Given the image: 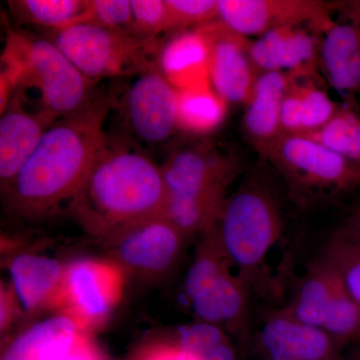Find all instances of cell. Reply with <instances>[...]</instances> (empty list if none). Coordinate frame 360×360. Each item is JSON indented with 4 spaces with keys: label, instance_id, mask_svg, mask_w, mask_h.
Returning a JSON list of instances; mask_svg holds the SVG:
<instances>
[{
    "label": "cell",
    "instance_id": "5b68a950",
    "mask_svg": "<svg viewBox=\"0 0 360 360\" xmlns=\"http://www.w3.org/2000/svg\"><path fill=\"white\" fill-rule=\"evenodd\" d=\"M217 236L239 276L250 286L283 233L281 208L262 184H243L225 201Z\"/></svg>",
    "mask_w": 360,
    "mask_h": 360
},
{
    "label": "cell",
    "instance_id": "4dcf8cb0",
    "mask_svg": "<svg viewBox=\"0 0 360 360\" xmlns=\"http://www.w3.org/2000/svg\"><path fill=\"white\" fill-rule=\"evenodd\" d=\"M172 30L198 27L219 18V0H167Z\"/></svg>",
    "mask_w": 360,
    "mask_h": 360
},
{
    "label": "cell",
    "instance_id": "4fadbf2b",
    "mask_svg": "<svg viewBox=\"0 0 360 360\" xmlns=\"http://www.w3.org/2000/svg\"><path fill=\"white\" fill-rule=\"evenodd\" d=\"M134 77L125 98L129 127L141 141H167L177 129L176 89L158 65Z\"/></svg>",
    "mask_w": 360,
    "mask_h": 360
},
{
    "label": "cell",
    "instance_id": "f546056e",
    "mask_svg": "<svg viewBox=\"0 0 360 360\" xmlns=\"http://www.w3.org/2000/svg\"><path fill=\"white\" fill-rule=\"evenodd\" d=\"M87 23L130 32L132 23L129 0H89L78 25Z\"/></svg>",
    "mask_w": 360,
    "mask_h": 360
},
{
    "label": "cell",
    "instance_id": "d4e9b609",
    "mask_svg": "<svg viewBox=\"0 0 360 360\" xmlns=\"http://www.w3.org/2000/svg\"><path fill=\"white\" fill-rule=\"evenodd\" d=\"M307 137L360 162V106L356 96H345L330 120Z\"/></svg>",
    "mask_w": 360,
    "mask_h": 360
},
{
    "label": "cell",
    "instance_id": "836d02e7",
    "mask_svg": "<svg viewBox=\"0 0 360 360\" xmlns=\"http://www.w3.org/2000/svg\"><path fill=\"white\" fill-rule=\"evenodd\" d=\"M66 360H104L103 355L90 340L87 333H84L77 345Z\"/></svg>",
    "mask_w": 360,
    "mask_h": 360
},
{
    "label": "cell",
    "instance_id": "6da1fadb",
    "mask_svg": "<svg viewBox=\"0 0 360 360\" xmlns=\"http://www.w3.org/2000/svg\"><path fill=\"white\" fill-rule=\"evenodd\" d=\"M108 101L94 98L52 123L4 193L9 210L35 219L70 208L108 141Z\"/></svg>",
    "mask_w": 360,
    "mask_h": 360
},
{
    "label": "cell",
    "instance_id": "d6986e66",
    "mask_svg": "<svg viewBox=\"0 0 360 360\" xmlns=\"http://www.w3.org/2000/svg\"><path fill=\"white\" fill-rule=\"evenodd\" d=\"M84 333L68 315H54L6 343L0 360H66Z\"/></svg>",
    "mask_w": 360,
    "mask_h": 360
},
{
    "label": "cell",
    "instance_id": "52a82bcc",
    "mask_svg": "<svg viewBox=\"0 0 360 360\" xmlns=\"http://www.w3.org/2000/svg\"><path fill=\"white\" fill-rule=\"evenodd\" d=\"M47 37L89 79L127 77L158 65L155 39H141L134 33L94 25H75L51 30Z\"/></svg>",
    "mask_w": 360,
    "mask_h": 360
},
{
    "label": "cell",
    "instance_id": "603a6c76",
    "mask_svg": "<svg viewBox=\"0 0 360 360\" xmlns=\"http://www.w3.org/2000/svg\"><path fill=\"white\" fill-rule=\"evenodd\" d=\"M341 283L335 270L321 260L302 279L285 309L298 321L322 329Z\"/></svg>",
    "mask_w": 360,
    "mask_h": 360
},
{
    "label": "cell",
    "instance_id": "ffe728a7",
    "mask_svg": "<svg viewBox=\"0 0 360 360\" xmlns=\"http://www.w3.org/2000/svg\"><path fill=\"white\" fill-rule=\"evenodd\" d=\"M156 63L176 90L212 84L207 42L200 28L181 30L172 35L160 46Z\"/></svg>",
    "mask_w": 360,
    "mask_h": 360
},
{
    "label": "cell",
    "instance_id": "9c48e42d",
    "mask_svg": "<svg viewBox=\"0 0 360 360\" xmlns=\"http://www.w3.org/2000/svg\"><path fill=\"white\" fill-rule=\"evenodd\" d=\"M124 288V270L110 259L82 258L65 265L52 307L60 309L87 331L99 328L117 307Z\"/></svg>",
    "mask_w": 360,
    "mask_h": 360
},
{
    "label": "cell",
    "instance_id": "ba28073f",
    "mask_svg": "<svg viewBox=\"0 0 360 360\" xmlns=\"http://www.w3.org/2000/svg\"><path fill=\"white\" fill-rule=\"evenodd\" d=\"M262 158L298 193H345L360 186V162L307 136L283 134Z\"/></svg>",
    "mask_w": 360,
    "mask_h": 360
},
{
    "label": "cell",
    "instance_id": "9a60e30c",
    "mask_svg": "<svg viewBox=\"0 0 360 360\" xmlns=\"http://www.w3.org/2000/svg\"><path fill=\"white\" fill-rule=\"evenodd\" d=\"M260 342L269 360H335L340 345L323 329L298 321L286 309L269 315Z\"/></svg>",
    "mask_w": 360,
    "mask_h": 360
},
{
    "label": "cell",
    "instance_id": "2e32d148",
    "mask_svg": "<svg viewBox=\"0 0 360 360\" xmlns=\"http://www.w3.org/2000/svg\"><path fill=\"white\" fill-rule=\"evenodd\" d=\"M47 113L26 110L18 94H13L0 118V186L2 193L32 155L45 130L56 122Z\"/></svg>",
    "mask_w": 360,
    "mask_h": 360
},
{
    "label": "cell",
    "instance_id": "cb8c5ba5",
    "mask_svg": "<svg viewBox=\"0 0 360 360\" xmlns=\"http://www.w3.org/2000/svg\"><path fill=\"white\" fill-rule=\"evenodd\" d=\"M177 129L189 134L205 135L224 122L229 103L212 84L176 90Z\"/></svg>",
    "mask_w": 360,
    "mask_h": 360
},
{
    "label": "cell",
    "instance_id": "44dd1931",
    "mask_svg": "<svg viewBox=\"0 0 360 360\" xmlns=\"http://www.w3.org/2000/svg\"><path fill=\"white\" fill-rule=\"evenodd\" d=\"M11 288L25 312L52 307L58 295L65 265L59 260L34 253H20L9 262Z\"/></svg>",
    "mask_w": 360,
    "mask_h": 360
},
{
    "label": "cell",
    "instance_id": "e0dca14e",
    "mask_svg": "<svg viewBox=\"0 0 360 360\" xmlns=\"http://www.w3.org/2000/svg\"><path fill=\"white\" fill-rule=\"evenodd\" d=\"M290 80L286 73H260L245 103L243 132L248 143L262 156L284 134L281 117Z\"/></svg>",
    "mask_w": 360,
    "mask_h": 360
},
{
    "label": "cell",
    "instance_id": "8d00e7d4",
    "mask_svg": "<svg viewBox=\"0 0 360 360\" xmlns=\"http://www.w3.org/2000/svg\"><path fill=\"white\" fill-rule=\"evenodd\" d=\"M347 360H360V345L349 354Z\"/></svg>",
    "mask_w": 360,
    "mask_h": 360
},
{
    "label": "cell",
    "instance_id": "3957f363",
    "mask_svg": "<svg viewBox=\"0 0 360 360\" xmlns=\"http://www.w3.org/2000/svg\"><path fill=\"white\" fill-rule=\"evenodd\" d=\"M238 167L234 156L210 141L176 149L160 167L167 195L163 214L186 238L212 231Z\"/></svg>",
    "mask_w": 360,
    "mask_h": 360
},
{
    "label": "cell",
    "instance_id": "484cf974",
    "mask_svg": "<svg viewBox=\"0 0 360 360\" xmlns=\"http://www.w3.org/2000/svg\"><path fill=\"white\" fill-rule=\"evenodd\" d=\"M16 20L51 30L78 25L86 9L85 0H16L8 1Z\"/></svg>",
    "mask_w": 360,
    "mask_h": 360
},
{
    "label": "cell",
    "instance_id": "7c38bea8",
    "mask_svg": "<svg viewBox=\"0 0 360 360\" xmlns=\"http://www.w3.org/2000/svg\"><path fill=\"white\" fill-rule=\"evenodd\" d=\"M208 47V72L212 89L227 103L245 104L260 72L250 54L251 39L221 20L198 26Z\"/></svg>",
    "mask_w": 360,
    "mask_h": 360
},
{
    "label": "cell",
    "instance_id": "ac0fdd59",
    "mask_svg": "<svg viewBox=\"0 0 360 360\" xmlns=\"http://www.w3.org/2000/svg\"><path fill=\"white\" fill-rule=\"evenodd\" d=\"M347 20L335 21L322 34L319 70L343 96H360V23Z\"/></svg>",
    "mask_w": 360,
    "mask_h": 360
},
{
    "label": "cell",
    "instance_id": "d590c367",
    "mask_svg": "<svg viewBox=\"0 0 360 360\" xmlns=\"http://www.w3.org/2000/svg\"><path fill=\"white\" fill-rule=\"evenodd\" d=\"M343 229L360 236V205L357 206L348 217Z\"/></svg>",
    "mask_w": 360,
    "mask_h": 360
},
{
    "label": "cell",
    "instance_id": "f1b7e54d",
    "mask_svg": "<svg viewBox=\"0 0 360 360\" xmlns=\"http://www.w3.org/2000/svg\"><path fill=\"white\" fill-rule=\"evenodd\" d=\"M132 23L130 32L141 39H155L161 32H172L167 0H130Z\"/></svg>",
    "mask_w": 360,
    "mask_h": 360
},
{
    "label": "cell",
    "instance_id": "4316f807",
    "mask_svg": "<svg viewBox=\"0 0 360 360\" xmlns=\"http://www.w3.org/2000/svg\"><path fill=\"white\" fill-rule=\"evenodd\" d=\"M174 342L198 360H236V352L224 329L198 321L177 329Z\"/></svg>",
    "mask_w": 360,
    "mask_h": 360
},
{
    "label": "cell",
    "instance_id": "e575fe53",
    "mask_svg": "<svg viewBox=\"0 0 360 360\" xmlns=\"http://www.w3.org/2000/svg\"><path fill=\"white\" fill-rule=\"evenodd\" d=\"M336 7L345 14V18L347 20L360 23V0L340 2V4H336Z\"/></svg>",
    "mask_w": 360,
    "mask_h": 360
},
{
    "label": "cell",
    "instance_id": "1f68e13d",
    "mask_svg": "<svg viewBox=\"0 0 360 360\" xmlns=\"http://www.w3.org/2000/svg\"><path fill=\"white\" fill-rule=\"evenodd\" d=\"M135 360H198L174 342L158 343L142 350Z\"/></svg>",
    "mask_w": 360,
    "mask_h": 360
},
{
    "label": "cell",
    "instance_id": "8992f818",
    "mask_svg": "<svg viewBox=\"0 0 360 360\" xmlns=\"http://www.w3.org/2000/svg\"><path fill=\"white\" fill-rule=\"evenodd\" d=\"M233 269L215 226L202 234L184 281L187 302L198 321L229 330L243 328L248 285Z\"/></svg>",
    "mask_w": 360,
    "mask_h": 360
},
{
    "label": "cell",
    "instance_id": "5bb4252c",
    "mask_svg": "<svg viewBox=\"0 0 360 360\" xmlns=\"http://www.w3.org/2000/svg\"><path fill=\"white\" fill-rule=\"evenodd\" d=\"M321 37L305 26L278 28L251 39V58L260 73L283 72L292 78L321 82Z\"/></svg>",
    "mask_w": 360,
    "mask_h": 360
},
{
    "label": "cell",
    "instance_id": "7a4b0ae2",
    "mask_svg": "<svg viewBox=\"0 0 360 360\" xmlns=\"http://www.w3.org/2000/svg\"><path fill=\"white\" fill-rule=\"evenodd\" d=\"M161 168L127 146L106 142L68 210L96 239L134 222L163 214Z\"/></svg>",
    "mask_w": 360,
    "mask_h": 360
},
{
    "label": "cell",
    "instance_id": "7402d4cb",
    "mask_svg": "<svg viewBox=\"0 0 360 360\" xmlns=\"http://www.w3.org/2000/svg\"><path fill=\"white\" fill-rule=\"evenodd\" d=\"M338 106L319 80L291 77L281 117L284 134H312L330 120Z\"/></svg>",
    "mask_w": 360,
    "mask_h": 360
},
{
    "label": "cell",
    "instance_id": "30bf717a",
    "mask_svg": "<svg viewBox=\"0 0 360 360\" xmlns=\"http://www.w3.org/2000/svg\"><path fill=\"white\" fill-rule=\"evenodd\" d=\"M186 238L165 214H160L127 225L97 240L108 259L124 272L160 278L179 262Z\"/></svg>",
    "mask_w": 360,
    "mask_h": 360
},
{
    "label": "cell",
    "instance_id": "277c9868",
    "mask_svg": "<svg viewBox=\"0 0 360 360\" xmlns=\"http://www.w3.org/2000/svg\"><path fill=\"white\" fill-rule=\"evenodd\" d=\"M0 106L13 94L35 89L42 112L54 120L65 117L89 105L92 80L84 77L49 39L13 32L7 34L1 58Z\"/></svg>",
    "mask_w": 360,
    "mask_h": 360
},
{
    "label": "cell",
    "instance_id": "8fae6325",
    "mask_svg": "<svg viewBox=\"0 0 360 360\" xmlns=\"http://www.w3.org/2000/svg\"><path fill=\"white\" fill-rule=\"evenodd\" d=\"M333 8L335 4L319 0H219V20L248 39L295 26L322 35L335 25Z\"/></svg>",
    "mask_w": 360,
    "mask_h": 360
},
{
    "label": "cell",
    "instance_id": "83f0119b",
    "mask_svg": "<svg viewBox=\"0 0 360 360\" xmlns=\"http://www.w3.org/2000/svg\"><path fill=\"white\" fill-rule=\"evenodd\" d=\"M322 260L335 270L350 295L360 302V236L342 227L328 241Z\"/></svg>",
    "mask_w": 360,
    "mask_h": 360
},
{
    "label": "cell",
    "instance_id": "d6a6232c",
    "mask_svg": "<svg viewBox=\"0 0 360 360\" xmlns=\"http://www.w3.org/2000/svg\"><path fill=\"white\" fill-rule=\"evenodd\" d=\"M16 302L18 300L13 288H9L2 284L0 290V328L2 333H6L13 321L18 305Z\"/></svg>",
    "mask_w": 360,
    "mask_h": 360
}]
</instances>
